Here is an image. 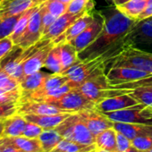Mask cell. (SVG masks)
Here are the masks:
<instances>
[{
	"label": "cell",
	"mask_w": 152,
	"mask_h": 152,
	"mask_svg": "<svg viewBox=\"0 0 152 152\" xmlns=\"http://www.w3.org/2000/svg\"><path fill=\"white\" fill-rule=\"evenodd\" d=\"M77 89L88 99L95 104L99 103L104 99L124 93H129L131 91V90L113 87L107 77L106 72L93 76L79 85Z\"/></svg>",
	"instance_id": "obj_3"
},
{
	"label": "cell",
	"mask_w": 152,
	"mask_h": 152,
	"mask_svg": "<svg viewBox=\"0 0 152 152\" xmlns=\"http://www.w3.org/2000/svg\"><path fill=\"white\" fill-rule=\"evenodd\" d=\"M151 86H152V85H151Z\"/></svg>",
	"instance_id": "obj_53"
},
{
	"label": "cell",
	"mask_w": 152,
	"mask_h": 152,
	"mask_svg": "<svg viewBox=\"0 0 152 152\" xmlns=\"http://www.w3.org/2000/svg\"><path fill=\"white\" fill-rule=\"evenodd\" d=\"M15 46V45L10 37L0 39V61L12 51Z\"/></svg>",
	"instance_id": "obj_42"
},
{
	"label": "cell",
	"mask_w": 152,
	"mask_h": 152,
	"mask_svg": "<svg viewBox=\"0 0 152 152\" xmlns=\"http://www.w3.org/2000/svg\"><path fill=\"white\" fill-rule=\"evenodd\" d=\"M53 40L49 41L46 45L39 48L36 52H34L24 63H23V73L24 77L27 75L32 74L40 71L42 67H44L46 59L51 48L55 46Z\"/></svg>",
	"instance_id": "obj_18"
},
{
	"label": "cell",
	"mask_w": 152,
	"mask_h": 152,
	"mask_svg": "<svg viewBox=\"0 0 152 152\" xmlns=\"http://www.w3.org/2000/svg\"><path fill=\"white\" fill-rule=\"evenodd\" d=\"M102 13L105 16L104 28L99 36L78 54L82 61L91 60L106 53L118 54L125 46L124 38L137 23L125 16L115 6Z\"/></svg>",
	"instance_id": "obj_1"
},
{
	"label": "cell",
	"mask_w": 152,
	"mask_h": 152,
	"mask_svg": "<svg viewBox=\"0 0 152 152\" xmlns=\"http://www.w3.org/2000/svg\"><path fill=\"white\" fill-rule=\"evenodd\" d=\"M3 152H23V151L20 150V149H18L17 148L14 147L13 145H10V144H7L6 143V146H5V148L3 149Z\"/></svg>",
	"instance_id": "obj_45"
},
{
	"label": "cell",
	"mask_w": 152,
	"mask_h": 152,
	"mask_svg": "<svg viewBox=\"0 0 152 152\" xmlns=\"http://www.w3.org/2000/svg\"><path fill=\"white\" fill-rule=\"evenodd\" d=\"M96 148V144L85 145L64 139L50 152H90Z\"/></svg>",
	"instance_id": "obj_28"
},
{
	"label": "cell",
	"mask_w": 152,
	"mask_h": 152,
	"mask_svg": "<svg viewBox=\"0 0 152 152\" xmlns=\"http://www.w3.org/2000/svg\"><path fill=\"white\" fill-rule=\"evenodd\" d=\"M3 129H4V120L3 121H0V137H2Z\"/></svg>",
	"instance_id": "obj_49"
},
{
	"label": "cell",
	"mask_w": 152,
	"mask_h": 152,
	"mask_svg": "<svg viewBox=\"0 0 152 152\" xmlns=\"http://www.w3.org/2000/svg\"><path fill=\"white\" fill-rule=\"evenodd\" d=\"M94 6L93 0H72L68 4L66 12L72 15H78L91 8H94Z\"/></svg>",
	"instance_id": "obj_34"
},
{
	"label": "cell",
	"mask_w": 152,
	"mask_h": 152,
	"mask_svg": "<svg viewBox=\"0 0 152 152\" xmlns=\"http://www.w3.org/2000/svg\"><path fill=\"white\" fill-rule=\"evenodd\" d=\"M152 85V74L148 76V77L142 78L138 81L127 83H123V84H118L115 85L113 87L115 88H119V89H127V90H132L138 87H144V86H148Z\"/></svg>",
	"instance_id": "obj_39"
},
{
	"label": "cell",
	"mask_w": 152,
	"mask_h": 152,
	"mask_svg": "<svg viewBox=\"0 0 152 152\" xmlns=\"http://www.w3.org/2000/svg\"><path fill=\"white\" fill-rule=\"evenodd\" d=\"M132 144L137 149L144 152L152 148V136H140L133 139L132 140Z\"/></svg>",
	"instance_id": "obj_40"
},
{
	"label": "cell",
	"mask_w": 152,
	"mask_h": 152,
	"mask_svg": "<svg viewBox=\"0 0 152 152\" xmlns=\"http://www.w3.org/2000/svg\"><path fill=\"white\" fill-rule=\"evenodd\" d=\"M27 120L20 114H15L4 120L3 137H17L23 134Z\"/></svg>",
	"instance_id": "obj_24"
},
{
	"label": "cell",
	"mask_w": 152,
	"mask_h": 152,
	"mask_svg": "<svg viewBox=\"0 0 152 152\" xmlns=\"http://www.w3.org/2000/svg\"><path fill=\"white\" fill-rule=\"evenodd\" d=\"M43 131H44V129L41 126L36 124L34 123L27 121V124H26V126H25L23 135L25 137H28V138H39V136L42 133Z\"/></svg>",
	"instance_id": "obj_41"
},
{
	"label": "cell",
	"mask_w": 152,
	"mask_h": 152,
	"mask_svg": "<svg viewBox=\"0 0 152 152\" xmlns=\"http://www.w3.org/2000/svg\"><path fill=\"white\" fill-rule=\"evenodd\" d=\"M47 0H0V15L14 16L37 7Z\"/></svg>",
	"instance_id": "obj_15"
},
{
	"label": "cell",
	"mask_w": 152,
	"mask_h": 152,
	"mask_svg": "<svg viewBox=\"0 0 152 152\" xmlns=\"http://www.w3.org/2000/svg\"><path fill=\"white\" fill-rule=\"evenodd\" d=\"M112 1H113L114 5H115V7H117V6H120V5L124 4L125 2L129 1V0H112Z\"/></svg>",
	"instance_id": "obj_46"
},
{
	"label": "cell",
	"mask_w": 152,
	"mask_h": 152,
	"mask_svg": "<svg viewBox=\"0 0 152 152\" xmlns=\"http://www.w3.org/2000/svg\"><path fill=\"white\" fill-rule=\"evenodd\" d=\"M130 67L152 74V52L126 45L108 63L107 67Z\"/></svg>",
	"instance_id": "obj_4"
},
{
	"label": "cell",
	"mask_w": 152,
	"mask_h": 152,
	"mask_svg": "<svg viewBox=\"0 0 152 152\" xmlns=\"http://www.w3.org/2000/svg\"><path fill=\"white\" fill-rule=\"evenodd\" d=\"M129 94L133 97L139 103L152 107V86L138 87L131 90Z\"/></svg>",
	"instance_id": "obj_33"
},
{
	"label": "cell",
	"mask_w": 152,
	"mask_h": 152,
	"mask_svg": "<svg viewBox=\"0 0 152 152\" xmlns=\"http://www.w3.org/2000/svg\"><path fill=\"white\" fill-rule=\"evenodd\" d=\"M97 148L94 149V150H91V151H90V152H96V151H97Z\"/></svg>",
	"instance_id": "obj_52"
},
{
	"label": "cell",
	"mask_w": 152,
	"mask_h": 152,
	"mask_svg": "<svg viewBox=\"0 0 152 152\" xmlns=\"http://www.w3.org/2000/svg\"><path fill=\"white\" fill-rule=\"evenodd\" d=\"M91 9H93V8H91ZM87 11H85V12H87ZM85 12L78 14V15H72V14H70L67 12L64 13L61 16L56 18V20L54 22V23L48 29V32L41 38V39L55 40L59 36H61L76 20H77L78 18H80Z\"/></svg>",
	"instance_id": "obj_19"
},
{
	"label": "cell",
	"mask_w": 152,
	"mask_h": 152,
	"mask_svg": "<svg viewBox=\"0 0 152 152\" xmlns=\"http://www.w3.org/2000/svg\"><path fill=\"white\" fill-rule=\"evenodd\" d=\"M132 146V140L121 132H117L116 134V147L117 152H125L129 148Z\"/></svg>",
	"instance_id": "obj_43"
},
{
	"label": "cell",
	"mask_w": 152,
	"mask_h": 152,
	"mask_svg": "<svg viewBox=\"0 0 152 152\" xmlns=\"http://www.w3.org/2000/svg\"><path fill=\"white\" fill-rule=\"evenodd\" d=\"M23 14L14 15V16L0 15V39L11 36L17 22L19 21V19Z\"/></svg>",
	"instance_id": "obj_32"
},
{
	"label": "cell",
	"mask_w": 152,
	"mask_h": 152,
	"mask_svg": "<svg viewBox=\"0 0 152 152\" xmlns=\"http://www.w3.org/2000/svg\"><path fill=\"white\" fill-rule=\"evenodd\" d=\"M149 17H152V0H148L146 8L139 15V17H138L136 22H140V21H142V20L149 18Z\"/></svg>",
	"instance_id": "obj_44"
},
{
	"label": "cell",
	"mask_w": 152,
	"mask_h": 152,
	"mask_svg": "<svg viewBox=\"0 0 152 152\" xmlns=\"http://www.w3.org/2000/svg\"><path fill=\"white\" fill-rule=\"evenodd\" d=\"M41 38V7L39 5L32 13L28 26L16 46H19L23 49H27L40 41Z\"/></svg>",
	"instance_id": "obj_10"
},
{
	"label": "cell",
	"mask_w": 152,
	"mask_h": 152,
	"mask_svg": "<svg viewBox=\"0 0 152 152\" xmlns=\"http://www.w3.org/2000/svg\"><path fill=\"white\" fill-rule=\"evenodd\" d=\"M52 104L67 113H79L83 110L95 108V103L88 99L77 88L72 89L58 99L51 101Z\"/></svg>",
	"instance_id": "obj_8"
},
{
	"label": "cell",
	"mask_w": 152,
	"mask_h": 152,
	"mask_svg": "<svg viewBox=\"0 0 152 152\" xmlns=\"http://www.w3.org/2000/svg\"><path fill=\"white\" fill-rule=\"evenodd\" d=\"M19 102H11L0 105V121H3L18 113Z\"/></svg>",
	"instance_id": "obj_38"
},
{
	"label": "cell",
	"mask_w": 152,
	"mask_h": 152,
	"mask_svg": "<svg viewBox=\"0 0 152 152\" xmlns=\"http://www.w3.org/2000/svg\"><path fill=\"white\" fill-rule=\"evenodd\" d=\"M68 82V77L62 73H49L48 78L42 84V86L36 91L23 96L20 100H35L39 101L46 97L52 91L61 87Z\"/></svg>",
	"instance_id": "obj_14"
},
{
	"label": "cell",
	"mask_w": 152,
	"mask_h": 152,
	"mask_svg": "<svg viewBox=\"0 0 152 152\" xmlns=\"http://www.w3.org/2000/svg\"><path fill=\"white\" fill-rule=\"evenodd\" d=\"M95 11L93 9H90L87 12H85L80 18L76 20L61 36H59L57 39H56L54 41L55 44H58L63 41L70 42L74 38L77 37L80 33H82L93 21L95 16Z\"/></svg>",
	"instance_id": "obj_17"
},
{
	"label": "cell",
	"mask_w": 152,
	"mask_h": 152,
	"mask_svg": "<svg viewBox=\"0 0 152 152\" xmlns=\"http://www.w3.org/2000/svg\"><path fill=\"white\" fill-rule=\"evenodd\" d=\"M144 152H152V148H150L149 149H148L147 151H144Z\"/></svg>",
	"instance_id": "obj_51"
},
{
	"label": "cell",
	"mask_w": 152,
	"mask_h": 152,
	"mask_svg": "<svg viewBox=\"0 0 152 152\" xmlns=\"http://www.w3.org/2000/svg\"><path fill=\"white\" fill-rule=\"evenodd\" d=\"M37 7H34V8H31L28 11H26L22 16L21 18L19 19V21L17 22L15 27V30L13 31V33L11 34L10 38L12 39L13 42L15 43V45H17L19 39H21V37L23 36V34L24 33L27 26H28V23H29V21H30V18L32 15V13L35 11V9Z\"/></svg>",
	"instance_id": "obj_31"
},
{
	"label": "cell",
	"mask_w": 152,
	"mask_h": 152,
	"mask_svg": "<svg viewBox=\"0 0 152 152\" xmlns=\"http://www.w3.org/2000/svg\"><path fill=\"white\" fill-rule=\"evenodd\" d=\"M148 0H129L123 5L117 6L116 8L128 18L137 21L139 15L144 11Z\"/></svg>",
	"instance_id": "obj_27"
},
{
	"label": "cell",
	"mask_w": 152,
	"mask_h": 152,
	"mask_svg": "<svg viewBox=\"0 0 152 152\" xmlns=\"http://www.w3.org/2000/svg\"><path fill=\"white\" fill-rule=\"evenodd\" d=\"M4 140L7 144L13 145L23 152H44L38 138H28L22 135L17 137H4Z\"/></svg>",
	"instance_id": "obj_22"
},
{
	"label": "cell",
	"mask_w": 152,
	"mask_h": 152,
	"mask_svg": "<svg viewBox=\"0 0 152 152\" xmlns=\"http://www.w3.org/2000/svg\"><path fill=\"white\" fill-rule=\"evenodd\" d=\"M106 74L112 86L138 81L151 75L150 73L145 71L120 66L108 67V70L106 72Z\"/></svg>",
	"instance_id": "obj_11"
},
{
	"label": "cell",
	"mask_w": 152,
	"mask_h": 152,
	"mask_svg": "<svg viewBox=\"0 0 152 152\" xmlns=\"http://www.w3.org/2000/svg\"><path fill=\"white\" fill-rule=\"evenodd\" d=\"M44 6L47 10L56 18L66 13L68 7V4L62 3L57 0H47L46 2H44Z\"/></svg>",
	"instance_id": "obj_36"
},
{
	"label": "cell",
	"mask_w": 152,
	"mask_h": 152,
	"mask_svg": "<svg viewBox=\"0 0 152 152\" xmlns=\"http://www.w3.org/2000/svg\"><path fill=\"white\" fill-rule=\"evenodd\" d=\"M44 67L49 70L51 73H62V62L59 44H56L49 51Z\"/></svg>",
	"instance_id": "obj_30"
},
{
	"label": "cell",
	"mask_w": 152,
	"mask_h": 152,
	"mask_svg": "<svg viewBox=\"0 0 152 152\" xmlns=\"http://www.w3.org/2000/svg\"><path fill=\"white\" fill-rule=\"evenodd\" d=\"M48 75L49 73L39 71L37 72L25 76L19 84L20 90L22 91V97L29 95L39 90L42 86Z\"/></svg>",
	"instance_id": "obj_23"
},
{
	"label": "cell",
	"mask_w": 152,
	"mask_h": 152,
	"mask_svg": "<svg viewBox=\"0 0 152 152\" xmlns=\"http://www.w3.org/2000/svg\"><path fill=\"white\" fill-rule=\"evenodd\" d=\"M78 114L95 137L101 132L114 127V122L95 108L83 110Z\"/></svg>",
	"instance_id": "obj_12"
},
{
	"label": "cell",
	"mask_w": 152,
	"mask_h": 152,
	"mask_svg": "<svg viewBox=\"0 0 152 152\" xmlns=\"http://www.w3.org/2000/svg\"><path fill=\"white\" fill-rule=\"evenodd\" d=\"M55 130L65 140L85 145L95 144V136L89 130L78 113L70 115Z\"/></svg>",
	"instance_id": "obj_5"
},
{
	"label": "cell",
	"mask_w": 152,
	"mask_h": 152,
	"mask_svg": "<svg viewBox=\"0 0 152 152\" xmlns=\"http://www.w3.org/2000/svg\"><path fill=\"white\" fill-rule=\"evenodd\" d=\"M102 114L113 122L152 125V108L140 103L122 110Z\"/></svg>",
	"instance_id": "obj_6"
},
{
	"label": "cell",
	"mask_w": 152,
	"mask_h": 152,
	"mask_svg": "<svg viewBox=\"0 0 152 152\" xmlns=\"http://www.w3.org/2000/svg\"><path fill=\"white\" fill-rule=\"evenodd\" d=\"M140 104L129 93H124L104 99L95 105V109L101 113H108L122 110Z\"/></svg>",
	"instance_id": "obj_13"
},
{
	"label": "cell",
	"mask_w": 152,
	"mask_h": 152,
	"mask_svg": "<svg viewBox=\"0 0 152 152\" xmlns=\"http://www.w3.org/2000/svg\"><path fill=\"white\" fill-rule=\"evenodd\" d=\"M151 108H152V107H151Z\"/></svg>",
	"instance_id": "obj_54"
},
{
	"label": "cell",
	"mask_w": 152,
	"mask_h": 152,
	"mask_svg": "<svg viewBox=\"0 0 152 152\" xmlns=\"http://www.w3.org/2000/svg\"><path fill=\"white\" fill-rule=\"evenodd\" d=\"M117 54L106 53L91 60H80L65 70L62 74L67 76L69 83L73 88H77L93 76L106 72L108 63Z\"/></svg>",
	"instance_id": "obj_2"
},
{
	"label": "cell",
	"mask_w": 152,
	"mask_h": 152,
	"mask_svg": "<svg viewBox=\"0 0 152 152\" xmlns=\"http://www.w3.org/2000/svg\"><path fill=\"white\" fill-rule=\"evenodd\" d=\"M96 152H111V151H107V150L101 149V148H97V151Z\"/></svg>",
	"instance_id": "obj_50"
},
{
	"label": "cell",
	"mask_w": 152,
	"mask_h": 152,
	"mask_svg": "<svg viewBox=\"0 0 152 152\" xmlns=\"http://www.w3.org/2000/svg\"><path fill=\"white\" fill-rule=\"evenodd\" d=\"M18 107V114L24 115H57L62 113H67L64 110L58 108L57 107L43 102L35 100H20Z\"/></svg>",
	"instance_id": "obj_16"
},
{
	"label": "cell",
	"mask_w": 152,
	"mask_h": 152,
	"mask_svg": "<svg viewBox=\"0 0 152 152\" xmlns=\"http://www.w3.org/2000/svg\"><path fill=\"white\" fill-rule=\"evenodd\" d=\"M124 44L145 50L152 47V17L137 22L123 40Z\"/></svg>",
	"instance_id": "obj_7"
},
{
	"label": "cell",
	"mask_w": 152,
	"mask_h": 152,
	"mask_svg": "<svg viewBox=\"0 0 152 152\" xmlns=\"http://www.w3.org/2000/svg\"><path fill=\"white\" fill-rule=\"evenodd\" d=\"M41 7V31L42 37L48 32V29L56 20V17L54 16L51 13H49L44 6V3L40 5Z\"/></svg>",
	"instance_id": "obj_37"
},
{
	"label": "cell",
	"mask_w": 152,
	"mask_h": 152,
	"mask_svg": "<svg viewBox=\"0 0 152 152\" xmlns=\"http://www.w3.org/2000/svg\"><path fill=\"white\" fill-rule=\"evenodd\" d=\"M6 146V143H5V140L3 137H0V152H3V149Z\"/></svg>",
	"instance_id": "obj_47"
},
{
	"label": "cell",
	"mask_w": 152,
	"mask_h": 152,
	"mask_svg": "<svg viewBox=\"0 0 152 152\" xmlns=\"http://www.w3.org/2000/svg\"><path fill=\"white\" fill-rule=\"evenodd\" d=\"M60 46V56L62 62V73L75 63L80 61L78 52L71 42L63 41L58 43Z\"/></svg>",
	"instance_id": "obj_26"
},
{
	"label": "cell",
	"mask_w": 152,
	"mask_h": 152,
	"mask_svg": "<svg viewBox=\"0 0 152 152\" xmlns=\"http://www.w3.org/2000/svg\"><path fill=\"white\" fill-rule=\"evenodd\" d=\"M125 152H142V151H140V150L137 149L136 148H134L133 146H132V147H131V148H129Z\"/></svg>",
	"instance_id": "obj_48"
},
{
	"label": "cell",
	"mask_w": 152,
	"mask_h": 152,
	"mask_svg": "<svg viewBox=\"0 0 152 152\" xmlns=\"http://www.w3.org/2000/svg\"><path fill=\"white\" fill-rule=\"evenodd\" d=\"M117 131L114 128H108L95 137V144L98 148L105 149L111 152H117L116 147Z\"/></svg>",
	"instance_id": "obj_25"
},
{
	"label": "cell",
	"mask_w": 152,
	"mask_h": 152,
	"mask_svg": "<svg viewBox=\"0 0 152 152\" xmlns=\"http://www.w3.org/2000/svg\"><path fill=\"white\" fill-rule=\"evenodd\" d=\"M20 83L9 75L4 69L0 67V89L6 91H13L19 88Z\"/></svg>",
	"instance_id": "obj_35"
},
{
	"label": "cell",
	"mask_w": 152,
	"mask_h": 152,
	"mask_svg": "<svg viewBox=\"0 0 152 152\" xmlns=\"http://www.w3.org/2000/svg\"><path fill=\"white\" fill-rule=\"evenodd\" d=\"M105 25V16L101 11H95V16L91 23L77 37L70 42L74 46L78 54L89 47L100 34Z\"/></svg>",
	"instance_id": "obj_9"
},
{
	"label": "cell",
	"mask_w": 152,
	"mask_h": 152,
	"mask_svg": "<svg viewBox=\"0 0 152 152\" xmlns=\"http://www.w3.org/2000/svg\"><path fill=\"white\" fill-rule=\"evenodd\" d=\"M73 113H62L57 115H23L28 122L34 123L41 126L44 130L55 129L57 127L64 119Z\"/></svg>",
	"instance_id": "obj_21"
},
{
	"label": "cell",
	"mask_w": 152,
	"mask_h": 152,
	"mask_svg": "<svg viewBox=\"0 0 152 152\" xmlns=\"http://www.w3.org/2000/svg\"><path fill=\"white\" fill-rule=\"evenodd\" d=\"M38 139L41 143L44 152L52 151L58 145V143L64 140V138L55 129L44 130Z\"/></svg>",
	"instance_id": "obj_29"
},
{
	"label": "cell",
	"mask_w": 152,
	"mask_h": 152,
	"mask_svg": "<svg viewBox=\"0 0 152 152\" xmlns=\"http://www.w3.org/2000/svg\"><path fill=\"white\" fill-rule=\"evenodd\" d=\"M114 128L131 140L140 136H152V125L141 124H127L114 122Z\"/></svg>",
	"instance_id": "obj_20"
}]
</instances>
